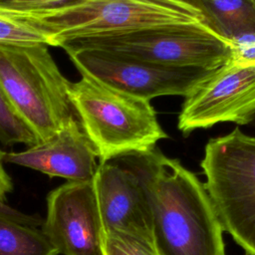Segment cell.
Listing matches in <instances>:
<instances>
[{"mask_svg": "<svg viewBox=\"0 0 255 255\" xmlns=\"http://www.w3.org/2000/svg\"><path fill=\"white\" fill-rule=\"evenodd\" d=\"M42 229L0 217V255H58Z\"/></svg>", "mask_w": 255, "mask_h": 255, "instance_id": "13", "label": "cell"}, {"mask_svg": "<svg viewBox=\"0 0 255 255\" xmlns=\"http://www.w3.org/2000/svg\"><path fill=\"white\" fill-rule=\"evenodd\" d=\"M6 8L49 34L53 47L151 27L206 25L200 10L187 0H79L48 9Z\"/></svg>", "mask_w": 255, "mask_h": 255, "instance_id": "2", "label": "cell"}, {"mask_svg": "<svg viewBox=\"0 0 255 255\" xmlns=\"http://www.w3.org/2000/svg\"><path fill=\"white\" fill-rule=\"evenodd\" d=\"M137 151L101 161L93 177L103 231L120 230L150 240V214Z\"/></svg>", "mask_w": 255, "mask_h": 255, "instance_id": "10", "label": "cell"}, {"mask_svg": "<svg viewBox=\"0 0 255 255\" xmlns=\"http://www.w3.org/2000/svg\"><path fill=\"white\" fill-rule=\"evenodd\" d=\"M0 142L4 145L38 143L34 132L20 119L0 85Z\"/></svg>", "mask_w": 255, "mask_h": 255, "instance_id": "15", "label": "cell"}, {"mask_svg": "<svg viewBox=\"0 0 255 255\" xmlns=\"http://www.w3.org/2000/svg\"><path fill=\"white\" fill-rule=\"evenodd\" d=\"M136 155L157 255H226L223 228L197 176L156 146Z\"/></svg>", "mask_w": 255, "mask_h": 255, "instance_id": "1", "label": "cell"}, {"mask_svg": "<svg viewBox=\"0 0 255 255\" xmlns=\"http://www.w3.org/2000/svg\"><path fill=\"white\" fill-rule=\"evenodd\" d=\"M200 166L223 231L245 255H255V136L235 128L210 138Z\"/></svg>", "mask_w": 255, "mask_h": 255, "instance_id": "5", "label": "cell"}, {"mask_svg": "<svg viewBox=\"0 0 255 255\" xmlns=\"http://www.w3.org/2000/svg\"><path fill=\"white\" fill-rule=\"evenodd\" d=\"M203 14L206 25L226 43L255 35V5L251 0H187Z\"/></svg>", "mask_w": 255, "mask_h": 255, "instance_id": "12", "label": "cell"}, {"mask_svg": "<svg viewBox=\"0 0 255 255\" xmlns=\"http://www.w3.org/2000/svg\"><path fill=\"white\" fill-rule=\"evenodd\" d=\"M4 151L0 148V198L6 201V195L13 190V182L3 165Z\"/></svg>", "mask_w": 255, "mask_h": 255, "instance_id": "19", "label": "cell"}, {"mask_svg": "<svg viewBox=\"0 0 255 255\" xmlns=\"http://www.w3.org/2000/svg\"><path fill=\"white\" fill-rule=\"evenodd\" d=\"M97 150L75 116L51 137L22 151L4 152L3 162L29 167L51 177L93 179L99 163Z\"/></svg>", "mask_w": 255, "mask_h": 255, "instance_id": "11", "label": "cell"}, {"mask_svg": "<svg viewBox=\"0 0 255 255\" xmlns=\"http://www.w3.org/2000/svg\"><path fill=\"white\" fill-rule=\"evenodd\" d=\"M253 3H254V5H255V0H251Z\"/></svg>", "mask_w": 255, "mask_h": 255, "instance_id": "20", "label": "cell"}, {"mask_svg": "<svg viewBox=\"0 0 255 255\" xmlns=\"http://www.w3.org/2000/svg\"><path fill=\"white\" fill-rule=\"evenodd\" d=\"M229 61L242 66H255V35L245 36L228 44Z\"/></svg>", "mask_w": 255, "mask_h": 255, "instance_id": "17", "label": "cell"}, {"mask_svg": "<svg viewBox=\"0 0 255 255\" xmlns=\"http://www.w3.org/2000/svg\"><path fill=\"white\" fill-rule=\"evenodd\" d=\"M0 217L17 222V223H21L24 225H28V226H33V227H38V226H42L44 219L37 215V214H26L23 213L13 207H11L10 205H8L4 200H2L0 198Z\"/></svg>", "mask_w": 255, "mask_h": 255, "instance_id": "18", "label": "cell"}, {"mask_svg": "<svg viewBox=\"0 0 255 255\" xmlns=\"http://www.w3.org/2000/svg\"><path fill=\"white\" fill-rule=\"evenodd\" d=\"M104 255H157L153 243L142 237L120 231H103Z\"/></svg>", "mask_w": 255, "mask_h": 255, "instance_id": "16", "label": "cell"}, {"mask_svg": "<svg viewBox=\"0 0 255 255\" xmlns=\"http://www.w3.org/2000/svg\"><path fill=\"white\" fill-rule=\"evenodd\" d=\"M64 46L107 51L170 67L215 70L229 60L228 43L205 24L170 25L67 41Z\"/></svg>", "mask_w": 255, "mask_h": 255, "instance_id": "6", "label": "cell"}, {"mask_svg": "<svg viewBox=\"0 0 255 255\" xmlns=\"http://www.w3.org/2000/svg\"><path fill=\"white\" fill-rule=\"evenodd\" d=\"M255 120V66L227 61L212 70L185 97L177 128L183 134L219 123L243 126Z\"/></svg>", "mask_w": 255, "mask_h": 255, "instance_id": "8", "label": "cell"}, {"mask_svg": "<svg viewBox=\"0 0 255 255\" xmlns=\"http://www.w3.org/2000/svg\"><path fill=\"white\" fill-rule=\"evenodd\" d=\"M69 97L100 162L128 152L149 150L168 137L145 99L87 76L70 84Z\"/></svg>", "mask_w": 255, "mask_h": 255, "instance_id": "3", "label": "cell"}, {"mask_svg": "<svg viewBox=\"0 0 255 255\" xmlns=\"http://www.w3.org/2000/svg\"><path fill=\"white\" fill-rule=\"evenodd\" d=\"M69 82L47 45H0V85L38 142L75 116Z\"/></svg>", "mask_w": 255, "mask_h": 255, "instance_id": "4", "label": "cell"}, {"mask_svg": "<svg viewBox=\"0 0 255 255\" xmlns=\"http://www.w3.org/2000/svg\"><path fill=\"white\" fill-rule=\"evenodd\" d=\"M42 231L63 255H104L103 225L93 179L68 180L47 196Z\"/></svg>", "mask_w": 255, "mask_h": 255, "instance_id": "9", "label": "cell"}, {"mask_svg": "<svg viewBox=\"0 0 255 255\" xmlns=\"http://www.w3.org/2000/svg\"><path fill=\"white\" fill-rule=\"evenodd\" d=\"M0 45L52 46V40L45 31L15 16L0 5Z\"/></svg>", "mask_w": 255, "mask_h": 255, "instance_id": "14", "label": "cell"}, {"mask_svg": "<svg viewBox=\"0 0 255 255\" xmlns=\"http://www.w3.org/2000/svg\"><path fill=\"white\" fill-rule=\"evenodd\" d=\"M62 49L82 76L149 102L161 96L185 97L212 71L163 67L91 48Z\"/></svg>", "mask_w": 255, "mask_h": 255, "instance_id": "7", "label": "cell"}]
</instances>
